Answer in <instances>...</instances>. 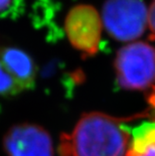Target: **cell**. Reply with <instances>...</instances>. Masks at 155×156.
Segmentation results:
<instances>
[{
    "instance_id": "277c9868",
    "label": "cell",
    "mask_w": 155,
    "mask_h": 156,
    "mask_svg": "<svg viewBox=\"0 0 155 156\" xmlns=\"http://www.w3.org/2000/svg\"><path fill=\"white\" fill-rule=\"evenodd\" d=\"M102 27L101 15L95 7L87 4L72 7L65 21V30L72 45L87 56L97 54Z\"/></svg>"
},
{
    "instance_id": "9c48e42d",
    "label": "cell",
    "mask_w": 155,
    "mask_h": 156,
    "mask_svg": "<svg viewBox=\"0 0 155 156\" xmlns=\"http://www.w3.org/2000/svg\"><path fill=\"white\" fill-rule=\"evenodd\" d=\"M148 27L155 35V0H152L148 7Z\"/></svg>"
},
{
    "instance_id": "8992f818",
    "label": "cell",
    "mask_w": 155,
    "mask_h": 156,
    "mask_svg": "<svg viewBox=\"0 0 155 156\" xmlns=\"http://www.w3.org/2000/svg\"><path fill=\"white\" fill-rule=\"evenodd\" d=\"M0 59L23 90L32 88L36 78V67L31 56L16 48H1Z\"/></svg>"
},
{
    "instance_id": "3957f363",
    "label": "cell",
    "mask_w": 155,
    "mask_h": 156,
    "mask_svg": "<svg viewBox=\"0 0 155 156\" xmlns=\"http://www.w3.org/2000/svg\"><path fill=\"white\" fill-rule=\"evenodd\" d=\"M101 18L112 37L121 41H132L146 30L148 7L142 0H106Z\"/></svg>"
},
{
    "instance_id": "52a82bcc",
    "label": "cell",
    "mask_w": 155,
    "mask_h": 156,
    "mask_svg": "<svg viewBox=\"0 0 155 156\" xmlns=\"http://www.w3.org/2000/svg\"><path fill=\"white\" fill-rule=\"evenodd\" d=\"M128 156H155V122L135 129Z\"/></svg>"
},
{
    "instance_id": "7a4b0ae2",
    "label": "cell",
    "mask_w": 155,
    "mask_h": 156,
    "mask_svg": "<svg viewBox=\"0 0 155 156\" xmlns=\"http://www.w3.org/2000/svg\"><path fill=\"white\" fill-rule=\"evenodd\" d=\"M118 84L131 91H145L155 86V48L136 41L121 48L114 62Z\"/></svg>"
},
{
    "instance_id": "30bf717a",
    "label": "cell",
    "mask_w": 155,
    "mask_h": 156,
    "mask_svg": "<svg viewBox=\"0 0 155 156\" xmlns=\"http://www.w3.org/2000/svg\"><path fill=\"white\" fill-rule=\"evenodd\" d=\"M12 0H0V12H3L6 10L9 5H10Z\"/></svg>"
},
{
    "instance_id": "ba28073f",
    "label": "cell",
    "mask_w": 155,
    "mask_h": 156,
    "mask_svg": "<svg viewBox=\"0 0 155 156\" xmlns=\"http://www.w3.org/2000/svg\"><path fill=\"white\" fill-rule=\"evenodd\" d=\"M24 91L0 59V96H14Z\"/></svg>"
},
{
    "instance_id": "6da1fadb",
    "label": "cell",
    "mask_w": 155,
    "mask_h": 156,
    "mask_svg": "<svg viewBox=\"0 0 155 156\" xmlns=\"http://www.w3.org/2000/svg\"><path fill=\"white\" fill-rule=\"evenodd\" d=\"M122 122L104 113H86L72 133L64 136L61 151L65 156H128L131 136Z\"/></svg>"
},
{
    "instance_id": "5b68a950",
    "label": "cell",
    "mask_w": 155,
    "mask_h": 156,
    "mask_svg": "<svg viewBox=\"0 0 155 156\" xmlns=\"http://www.w3.org/2000/svg\"><path fill=\"white\" fill-rule=\"evenodd\" d=\"M8 156H55L52 140L41 126L22 123L14 125L3 138Z\"/></svg>"
}]
</instances>
